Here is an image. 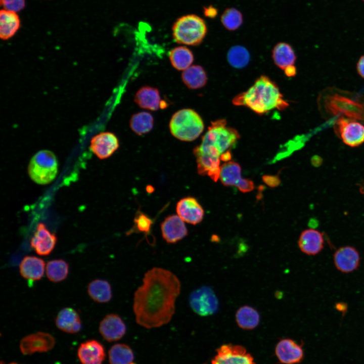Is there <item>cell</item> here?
<instances>
[{"label":"cell","mask_w":364,"mask_h":364,"mask_svg":"<svg viewBox=\"0 0 364 364\" xmlns=\"http://www.w3.org/2000/svg\"><path fill=\"white\" fill-rule=\"evenodd\" d=\"M180 282L171 271L160 267L147 271L143 284L134 293L133 309L136 323L145 328L168 323L175 311Z\"/></svg>","instance_id":"cell-1"},{"label":"cell","mask_w":364,"mask_h":364,"mask_svg":"<svg viewBox=\"0 0 364 364\" xmlns=\"http://www.w3.org/2000/svg\"><path fill=\"white\" fill-rule=\"evenodd\" d=\"M232 102L235 106H245L259 115L274 109L283 110L289 106L278 85L265 75L258 77L247 90L235 96Z\"/></svg>","instance_id":"cell-2"},{"label":"cell","mask_w":364,"mask_h":364,"mask_svg":"<svg viewBox=\"0 0 364 364\" xmlns=\"http://www.w3.org/2000/svg\"><path fill=\"white\" fill-rule=\"evenodd\" d=\"M239 138L238 131L228 126L225 119H218L211 122L197 147L202 152L220 157L223 153L234 146Z\"/></svg>","instance_id":"cell-3"},{"label":"cell","mask_w":364,"mask_h":364,"mask_svg":"<svg viewBox=\"0 0 364 364\" xmlns=\"http://www.w3.org/2000/svg\"><path fill=\"white\" fill-rule=\"evenodd\" d=\"M204 124L201 117L191 109H183L172 116L169 122L171 134L185 142L196 140L203 132Z\"/></svg>","instance_id":"cell-4"},{"label":"cell","mask_w":364,"mask_h":364,"mask_svg":"<svg viewBox=\"0 0 364 364\" xmlns=\"http://www.w3.org/2000/svg\"><path fill=\"white\" fill-rule=\"evenodd\" d=\"M172 29L173 37L176 42L189 46L199 44L207 33L204 20L194 14L178 18Z\"/></svg>","instance_id":"cell-5"},{"label":"cell","mask_w":364,"mask_h":364,"mask_svg":"<svg viewBox=\"0 0 364 364\" xmlns=\"http://www.w3.org/2000/svg\"><path fill=\"white\" fill-rule=\"evenodd\" d=\"M324 105L332 115L364 121V102L359 98L334 93L325 97Z\"/></svg>","instance_id":"cell-6"},{"label":"cell","mask_w":364,"mask_h":364,"mask_svg":"<svg viewBox=\"0 0 364 364\" xmlns=\"http://www.w3.org/2000/svg\"><path fill=\"white\" fill-rule=\"evenodd\" d=\"M58 163L55 155L51 151H38L31 159L28 172L31 179L39 185L52 182L58 173Z\"/></svg>","instance_id":"cell-7"},{"label":"cell","mask_w":364,"mask_h":364,"mask_svg":"<svg viewBox=\"0 0 364 364\" xmlns=\"http://www.w3.org/2000/svg\"><path fill=\"white\" fill-rule=\"evenodd\" d=\"M336 134L347 146L356 147L364 143V125L344 117H340L334 125Z\"/></svg>","instance_id":"cell-8"},{"label":"cell","mask_w":364,"mask_h":364,"mask_svg":"<svg viewBox=\"0 0 364 364\" xmlns=\"http://www.w3.org/2000/svg\"><path fill=\"white\" fill-rule=\"evenodd\" d=\"M189 304L192 310L201 316L212 315L219 307L218 299L209 287L203 286L193 291L189 297Z\"/></svg>","instance_id":"cell-9"},{"label":"cell","mask_w":364,"mask_h":364,"mask_svg":"<svg viewBox=\"0 0 364 364\" xmlns=\"http://www.w3.org/2000/svg\"><path fill=\"white\" fill-rule=\"evenodd\" d=\"M212 364H255L252 355L242 346L224 344L217 350Z\"/></svg>","instance_id":"cell-10"},{"label":"cell","mask_w":364,"mask_h":364,"mask_svg":"<svg viewBox=\"0 0 364 364\" xmlns=\"http://www.w3.org/2000/svg\"><path fill=\"white\" fill-rule=\"evenodd\" d=\"M272 57L275 65L288 77L296 74V55L292 47L286 42H279L273 48Z\"/></svg>","instance_id":"cell-11"},{"label":"cell","mask_w":364,"mask_h":364,"mask_svg":"<svg viewBox=\"0 0 364 364\" xmlns=\"http://www.w3.org/2000/svg\"><path fill=\"white\" fill-rule=\"evenodd\" d=\"M333 261L338 270L348 274L357 269L360 262V256L355 247L345 246L335 251L333 254Z\"/></svg>","instance_id":"cell-12"},{"label":"cell","mask_w":364,"mask_h":364,"mask_svg":"<svg viewBox=\"0 0 364 364\" xmlns=\"http://www.w3.org/2000/svg\"><path fill=\"white\" fill-rule=\"evenodd\" d=\"M55 343L50 334L39 332L27 335L20 341V348L23 354L47 352L52 349Z\"/></svg>","instance_id":"cell-13"},{"label":"cell","mask_w":364,"mask_h":364,"mask_svg":"<svg viewBox=\"0 0 364 364\" xmlns=\"http://www.w3.org/2000/svg\"><path fill=\"white\" fill-rule=\"evenodd\" d=\"M117 137L111 132H103L93 136L90 140V149L99 159L110 157L119 148Z\"/></svg>","instance_id":"cell-14"},{"label":"cell","mask_w":364,"mask_h":364,"mask_svg":"<svg viewBox=\"0 0 364 364\" xmlns=\"http://www.w3.org/2000/svg\"><path fill=\"white\" fill-rule=\"evenodd\" d=\"M176 212L185 222L195 225L203 219L204 209L193 197H188L180 199L176 204Z\"/></svg>","instance_id":"cell-15"},{"label":"cell","mask_w":364,"mask_h":364,"mask_svg":"<svg viewBox=\"0 0 364 364\" xmlns=\"http://www.w3.org/2000/svg\"><path fill=\"white\" fill-rule=\"evenodd\" d=\"M56 235L42 223L37 224L30 241V246L40 255H48L54 250L57 242Z\"/></svg>","instance_id":"cell-16"},{"label":"cell","mask_w":364,"mask_h":364,"mask_svg":"<svg viewBox=\"0 0 364 364\" xmlns=\"http://www.w3.org/2000/svg\"><path fill=\"white\" fill-rule=\"evenodd\" d=\"M275 353L279 360L284 364L298 363L304 357L302 347L290 339L280 340L276 346Z\"/></svg>","instance_id":"cell-17"},{"label":"cell","mask_w":364,"mask_h":364,"mask_svg":"<svg viewBox=\"0 0 364 364\" xmlns=\"http://www.w3.org/2000/svg\"><path fill=\"white\" fill-rule=\"evenodd\" d=\"M184 221L178 215L167 216L161 223L162 236L165 241L173 244L187 236L188 229Z\"/></svg>","instance_id":"cell-18"},{"label":"cell","mask_w":364,"mask_h":364,"mask_svg":"<svg viewBox=\"0 0 364 364\" xmlns=\"http://www.w3.org/2000/svg\"><path fill=\"white\" fill-rule=\"evenodd\" d=\"M126 326L122 318L117 314L107 315L101 321L99 332L103 338L108 342L119 340L126 333Z\"/></svg>","instance_id":"cell-19"},{"label":"cell","mask_w":364,"mask_h":364,"mask_svg":"<svg viewBox=\"0 0 364 364\" xmlns=\"http://www.w3.org/2000/svg\"><path fill=\"white\" fill-rule=\"evenodd\" d=\"M194 154L196 158L198 173L203 176L207 175L216 182L220 176V157L202 152L197 147L194 149Z\"/></svg>","instance_id":"cell-20"},{"label":"cell","mask_w":364,"mask_h":364,"mask_svg":"<svg viewBox=\"0 0 364 364\" xmlns=\"http://www.w3.org/2000/svg\"><path fill=\"white\" fill-rule=\"evenodd\" d=\"M300 251L308 255H315L320 253L324 247L323 234L313 229L302 231L298 241Z\"/></svg>","instance_id":"cell-21"},{"label":"cell","mask_w":364,"mask_h":364,"mask_svg":"<svg viewBox=\"0 0 364 364\" xmlns=\"http://www.w3.org/2000/svg\"><path fill=\"white\" fill-rule=\"evenodd\" d=\"M77 354L81 364H102L105 357L104 347L95 340L81 343Z\"/></svg>","instance_id":"cell-22"},{"label":"cell","mask_w":364,"mask_h":364,"mask_svg":"<svg viewBox=\"0 0 364 364\" xmlns=\"http://www.w3.org/2000/svg\"><path fill=\"white\" fill-rule=\"evenodd\" d=\"M134 100L140 108L153 111L158 110L162 105L158 89L149 86L140 88L136 93Z\"/></svg>","instance_id":"cell-23"},{"label":"cell","mask_w":364,"mask_h":364,"mask_svg":"<svg viewBox=\"0 0 364 364\" xmlns=\"http://www.w3.org/2000/svg\"><path fill=\"white\" fill-rule=\"evenodd\" d=\"M44 261L38 257L26 256L19 265L21 275L25 279L31 281L40 280L44 274Z\"/></svg>","instance_id":"cell-24"},{"label":"cell","mask_w":364,"mask_h":364,"mask_svg":"<svg viewBox=\"0 0 364 364\" xmlns=\"http://www.w3.org/2000/svg\"><path fill=\"white\" fill-rule=\"evenodd\" d=\"M56 325L61 331L72 334L79 332L81 327L78 313L71 307H66L60 311L56 318Z\"/></svg>","instance_id":"cell-25"},{"label":"cell","mask_w":364,"mask_h":364,"mask_svg":"<svg viewBox=\"0 0 364 364\" xmlns=\"http://www.w3.org/2000/svg\"><path fill=\"white\" fill-rule=\"evenodd\" d=\"M20 26V20L16 12L2 9L0 11V37L7 40L13 37Z\"/></svg>","instance_id":"cell-26"},{"label":"cell","mask_w":364,"mask_h":364,"mask_svg":"<svg viewBox=\"0 0 364 364\" xmlns=\"http://www.w3.org/2000/svg\"><path fill=\"white\" fill-rule=\"evenodd\" d=\"M181 79L185 85L192 89L203 87L207 81L205 71L202 67L198 65L191 66L184 70Z\"/></svg>","instance_id":"cell-27"},{"label":"cell","mask_w":364,"mask_h":364,"mask_svg":"<svg viewBox=\"0 0 364 364\" xmlns=\"http://www.w3.org/2000/svg\"><path fill=\"white\" fill-rule=\"evenodd\" d=\"M236 321L240 328L252 330L258 325L260 315L258 311L253 307L244 305L237 310L236 313Z\"/></svg>","instance_id":"cell-28"},{"label":"cell","mask_w":364,"mask_h":364,"mask_svg":"<svg viewBox=\"0 0 364 364\" xmlns=\"http://www.w3.org/2000/svg\"><path fill=\"white\" fill-rule=\"evenodd\" d=\"M87 292L90 297L99 303L109 301L112 298V290L110 284L104 280L96 279L88 285Z\"/></svg>","instance_id":"cell-29"},{"label":"cell","mask_w":364,"mask_h":364,"mask_svg":"<svg viewBox=\"0 0 364 364\" xmlns=\"http://www.w3.org/2000/svg\"><path fill=\"white\" fill-rule=\"evenodd\" d=\"M169 57L172 66L178 70H185L192 64L194 56L188 48L179 46L172 49L169 53Z\"/></svg>","instance_id":"cell-30"},{"label":"cell","mask_w":364,"mask_h":364,"mask_svg":"<svg viewBox=\"0 0 364 364\" xmlns=\"http://www.w3.org/2000/svg\"><path fill=\"white\" fill-rule=\"evenodd\" d=\"M219 178L224 186L237 187L242 178L240 165L234 161L226 162L220 167Z\"/></svg>","instance_id":"cell-31"},{"label":"cell","mask_w":364,"mask_h":364,"mask_svg":"<svg viewBox=\"0 0 364 364\" xmlns=\"http://www.w3.org/2000/svg\"><path fill=\"white\" fill-rule=\"evenodd\" d=\"M130 127L136 134L141 135L150 131L154 125L153 116L147 112L133 114L129 121Z\"/></svg>","instance_id":"cell-32"},{"label":"cell","mask_w":364,"mask_h":364,"mask_svg":"<svg viewBox=\"0 0 364 364\" xmlns=\"http://www.w3.org/2000/svg\"><path fill=\"white\" fill-rule=\"evenodd\" d=\"M108 355L110 364H130L134 359L132 350L124 344L113 345L109 351Z\"/></svg>","instance_id":"cell-33"},{"label":"cell","mask_w":364,"mask_h":364,"mask_svg":"<svg viewBox=\"0 0 364 364\" xmlns=\"http://www.w3.org/2000/svg\"><path fill=\"white\" fill-rule=\"evenodd\" d=\"M46 271L49 280L55 283L59 282L67 277L69 265L63 259L52 260L47 263Z\"/></svg>","instance_id":"cell-34"},{"label":"cell","mask_w":364,"mask_h":364,"mask_svg":"<svg viewBox=\"0 0 364 364\" xmlns=\"http://www.w3.org/2000/svg\"><path fill=\"white\" fill-rule=\"evenodd\" d=\"M250 59L249 52L245 47L236 45L230 49L227 54V60L234 68L241 69L246 67Z\"/></svg>","instance_id":"cell-35"},{"label":"cell","mask_w":364,"mask_h":364,"mask_svg":"<svg viewBox=\"0 0 364 364\" xmlns=\"http://www.w3.org/2000/svg\"><path fill=\"white\" fill-rule=\"evenodd\" d=\"M223 26L230 31L239 28L243 23V15L240 11L234 8L226 9L221 16Z\"/></svg>","instance_id":"cell-36"},{"label":"cell","mask_w":364,"mask_h":364,"mask_svg":"<svg viewBox=\"0 0 364 364\" xmlns=\"http://www.w3.org/2000/svg\"><path fill=\"white\" fill-rule=\"evenodd\" d=\"M153 220L146 214L143 213H139L134 219V225L127 234H130L136 231L138 233H143L145 235H149L151 232Z\"/></svg>","instance_id":"cell-37"},{"label":"cell","mask_w":364,"mask_h":364,"mask_svg":"<svg viewBox=\"0 0 364 364\" xmlns=\"http://www.w3.org/2000/svg\"><path fill=\"white\" fill-rule=\"evenodd\" d=\"M0 4L4 9L17 12L25 7V0H0Z\"/></svg>","instance_id":"cell-38"},{"label":"cell","mask_w":364,"mask_h":364,"mask_svg":"<svg viewBox=\"0 0 364 364\" xmlns=\"http://www.w3.org/2000/svg\"><path fill=\"white\" fill-rule=\"evenodd\" d=\"M238 189L243 193L251 192L254 188L253 182L248 178H242L237 186Z\"/></svg>","instance_id":"cell-39"},{"label":"cell","mask_w":364,"mask_h":364,"mask_svg":"<svg viewBox=\"0 0 364 364\" xmlns=\"http://www.w3.org/2000/svg\"><path fill=\"white\" fill-rule=\"evenodd\" d=\"M262 180L266 185L271 188L278 186L281 182L278 175H264Z\"/></svg>","instance_id":"cell-40"},{"label":"cell","mask_w":364,"mask_h":364,"mask_svg":"<svg viewBox=\"0 0 364 364\" xmlns=\"http://www.w3.org/2000/svg\"><path fill=\"white\" fill-rule=\"evenodd\" d=\"M356 68L359 75L364 78V55L361 56L359 59Z\"/></svg>","instance_id":"cell-41"},{"label":"cell","mask_w":364,"mask_h":364,"mask_svg":"<svg viewBox=\"0 0 364 364\" xmlns=\"http://www.w3.org/2000/svg\"><path fill=\"white\" fill-rule=\"evenodd\" d=\"M204 14L206 16L210 18H214L217 14V10L216 8L209 6L205 8Z\"/></svg>","instance_id":"cell-42"},{"label":"cell","mask_w":364,"mask_h":364,"mask_svg":"<svg viewBox=\"0 0 364 364\" xmlns=\"http://www.w3.org/2000/svg\"><path fill=\"white\" fill-rule=\"evenodd\" d=\"M347 304L344 302H338L335 304V307L337 310L342 312L344 314L347 310Z\"/></svg>","instance_id":"cell-43"},{"label":"cell","mask_w":364,"mask_h":364,"mask_svg":"<svg viewBox=\"0 0 364 364\" xmlns=\"http://www.w3.org/2000/svg\"><path fill=\"white\" fill-rule=\"evenodd\" d=\"M232 158V154L230 151L228 150L223 153L220 157V160L224 162H228L230 161Z\"/></svg>","instance_id":"cell-44"},{"label":"cell","mask_w":364,"mask_h":364,"mask_svg":"<svg viewBox=\"0 0 364 364\" xmlns=\"http://www.w3.org/2000/svg\"><path fill=\"white\" fill-rule=\"evenodd\" d=\"M1 364H3V363L2 362H1ZM10 364H17V363H15V362H12V363H10Z\"/></svg>","instance_id":"cell-45"},{"label":"cell","mask_w":364,"mask_h":364,"mask_svg":"<svg viewBox=\"0 0 364 364\" xmlns=\"http://www.w3.org/2000/svg\"><path fill=\"white\" fill-rule=\"evenodd\" d=\"M362 190H363V192H362V193H364V187L362 188Z\"/></svg>","instance_id":"cell-46"},{"label":"cell","mask_w":364,"mask_h":364,"mask_svg":"<svg viewBox=\"0 0 364 364\" xmlns=\"http://www.w3.org/2000/svg\"><path fill=\"white\" fill-rule=\"evenodd\" d=\"M130 364H136V363H134V362H131V363H130Z\"/></svg>","instance_id":"cell-47"},{"label":"cell","mask_w":364,"mask_h":364,"mask_svg":"<svg viewBox=\"0 0 364 364\" xmlns=\"http://www.w3.org/2000/svg\"><path fill=\"white\" fill-rule=\"evenodd\" d=\"M364 1V0H363Z\"/></svg>","instance_id":"cell-48"}]
</instances>
